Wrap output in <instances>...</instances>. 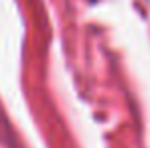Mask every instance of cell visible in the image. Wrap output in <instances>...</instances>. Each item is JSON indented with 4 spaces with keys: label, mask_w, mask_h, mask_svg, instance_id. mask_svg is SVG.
I'll use <instances>...</instances> for the list:
<instances>
[]
</instances>
